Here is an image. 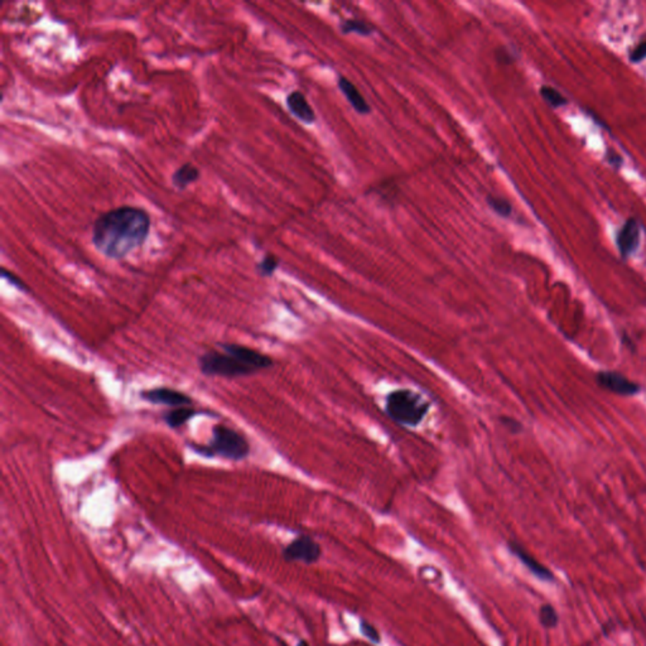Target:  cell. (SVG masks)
Masks as SVG:
<instances>
[{
  "label": "cell",
  "mask_w": 646,
  "mask_h": 646,
  "mask_svg": "<svg viewBox=\"0 0 646 646\" xmlns=\"http://www.w3.org/2000/svg\"><path fill=\"white\" fill-rule=\"evenodd\" d=\"M151 226V215L144 208L129 205L111 208L94 221L91 243L100 254L120 260L146 243Z\"/></svg>",
  "instance_id": "1"
},
{
  "label": "cell",
  "mask_w": 646,
  "mask_h": 646,
  "mask_svg": "<svg viewBox=\"0 0 646 646\" xmlns=\"http://www.w3.org/2000/svg\"><path fill=\"white\" fill-rule=\"evenodd\" d=\"M429 407V403L409 389L391 391L385 404L386 413L393 421L409 427L418 426L427 415Z\"/></svg>",
  "instance_id": "2"
},
{
  "label": "cell",
  "mask_w": 646,
  "mask_h": 646,
  "mask_svg": "<svg viewBox=\"0 0 646 646\" xmlns=\"http://www.w3.org/2000/svg\"><path fill=\"white\" fill-rule=\"evenodd\" d=\"M201 450L202 455L208 457L221 456L226 460L241 461L249 456L251 445L243 434L219 424L214 428L213 442L208 447H202Z\"/></svg>",
  "instance_id": "3"
},
{
  "label": "cell",
  "mask_w": 646,
  "mask_h": 646,
  "mask_svg": "<svg viewBox=\"0 0 646 646\" xmlns=\"http://www.w3.org/2000/svg\"><path fill=\"white\" fill-rule=\"evenodd\" d=\"M198 365L201 372L208 376H224V378H238L251 375L254 370L246 365L236 356L229 353L208 351L198 359Z\"/></svg>",
  "instance_id": "4"
},
{
  "label": "cell",
  "mask_w": 646,
  "mask_h": 646,
  "mask_svg": "<svg viewBox=\"0 0 646 646\" xmlns=\"http://www.w3.org/2000/svg\"><path fill=\"white\" fill-rule=\"evenodd\" d=\"M322 555L321 545L310 536H300L289 543L283 549V557L288 562H300L305 564H313Z\"/></svg>",
  "instance_id": "5"
},
{
  "label": "cell",
  "mask_w": 646,
  "mask_h": 646,
  "mask_svg": "<svg viewBox=\"0 0 646 646\" xmlns=\"http://www.w3.org/2000/svg\"><path fill=\"white\" fill-rule=\"evenodd\" d=\"M616 246L623 260L634 255L641 243L640 222L635 217H628L616 232Z\"/></svg>",
  "instance_id": "6"
},
{
  "label": "cell",
  "mask_w": 646,
  "mask_h": 646,
  "mask_svg": "<svg viewBox=\"0 0 646 646\" xmlns=\"http://www.w3.org/2000/svg\"><path fill=\"white\" fill-rule=\"evenodd\" d=\"M596 383L604 391L620 396H635L641 391L640 385L631 381L619 372H598L596 374Z\"/></svg>",
  "instance_id": "7"
},
{
  "label": "cell",
  "mask_w": 646,
  "mask_h": 646,
  "mask_svg": "<svg viewBox=\"0 0 646 646\" xmlns=\"http://www.w3.org/2000/svg\"><path fill=\"white\" fill-rule=\"evenodd\" d=\"M220 348H222V351L236 356L246 365L251 366L255 372L262 369H268L273 365V361L269 356L256 351L254 348H246L238 343H220Z\"/></svg>",
  "instance_id": "8"
},
{
  "label": "cell",
  "mask_w": 646,
  "mask_h": 646,
  "mask_svg": "<svg viewBox=\"0 0 646 646\" xmlns=\"http://www.w3.org/2000/svg\"><path fill=\"white\" fill-rule=\"evenodd\" d=\"M507 548L512 552V555H515L519 561L521 562L525 567L531 571V574L533 576H536L537 578L542 579L544 582H550V583L555 582V576L553 572L538 561L537 558H534L529 552H526L519 543L509 542Z\"/></svg>",
  "instance_id": "9"
},
{
  "label": "cell",
  "mask_w": 646,
  "mask_h": 646,
  "mask_svg": "<svg viewBox=\"0 0 646 646\" xmlns=\"http://www.w3.org/2000/svg\"><path fill=\"white\" fill-rule=\"evenodd\" d=\"M141 398L146 402L153 404H163L168 407H186L192 403V399L182 391H175L171 388H154L151 391H143Z\"/></svg>",
  "instance_id": "10"
},
{
  "label": "cell",
  "mask_w": 646,
  "mask_h": 646,
  "mask_svg": "<svg viewBox=\"0 0 646 646\" xmlns=\"http://www.w3.org/2000/svg\"><path fill=\"white\" fill-rule=\"evenodd\" d=\"M287 106L293 115L305 124H311L316 120V114L312 109L308 100L300 91H292L287 96Z\"/></svg>",
  "instance_id": "11"
},
{
  "label": "cell",
  "mask_w": 646,
  "mask_h": 646,
  "mask_svg": "<svg viewBox=\"0 0 646 646\" xmlns=\"http://www.w3.org/2000/svg\"><path fill=\"white\" fill-rule=\"evenodd\" d=\"M338 89L341 90L343 96L348 99V103L354 108L356 113L361 115H366L370 113V105L366 103L365 98L361 95V92L356 89V86L346 79V77H340L338 79Z\"/></svg>",
  "instance_id": "12"
},
{
  "label": "cell",
  "mask_w": 646,
  "mask_h": 646,
  "mask_svg": "<svg viewBox=\"0 0 646 646\" xmlns=\"http://www.w3.org/2000/svg\"><path fill=\"white\" fill-rule=\"evenodd\" d=\"M201 177V172L192 163H184L179 165L176 171L172 175V184L179 189L184 191L189 187V184L195 183L198 178Z\"/></svg>",
  "instance_id": "13"
},
{
  "label": "cell",
  "mask_w": 646,
  "mask_h": 646,
  "mask_svg": "<svg viewBox=\"0 0 646 646\" xmlns=\"http://www.w3.org/2000/svg\"><path fill=\"white\" fill-rule=\"evenodd\" d=\"M196 414H197V412L194 409L179 407V408L173 409L171 412H168L165 415V422L171 428H178L183 426V424H186Z\"/></svg>",
  "instance_id": "14"
},
{
  "label": "cell",
  "mask_w": 646,
  "mask_h": 646,
  "mask_svg": "<svg viewBox=\"0 0 646 646\" xmlns=\"http://www.w3.org/2000/svg\"><path fill=\"white\" fill-rule=\"evenodd\" d=\"M539 94L543 100L553 109H559L568 105V99L553 86L543 85L539 90Z\"/></svg>",
  "instance_id": "15"
},
{
  "label": "cell",
  "mask_w": 646,
  "mask_h": 646,
  "mask_svg": "<svg viewBox=\"0 0 646 646\" xmlns=\"http://www.w3.org/2000/svg\"><path fill=\"white\" fill-rule=\"evenodd\" d=\"M340 28H341L342 33H345V34L356 33L360 36H370L374 32L372 25H367L366 22L360 20V19H346V20L342 22Z\"/></svg>",
  "instance_id": "16"
},
{
  "label": "cell",
  "mask_w": 646,
  "mask_h": 646,
  "mask_svg": "<svg viewBox=\"0 0 646 646\" xmlns=\"http://www.w3.org/2000/svg\"><path fill=\"white\" fill-rule=\"evenodd\" d=\"M539 621L543 628H555L559 623V615L555 610V606L550 604H544L539 609Z\"/></svg>",
  "instance_id": "17"
},
{
  "label": "cell",
  "mask_w": 646,
  "mask_h": 646,
  "mask_svg": "<svg viewBox=\"0 0 646 646\" xmlns=\"http://www.w3.org/2000/svg\"><path fill=\"white\" fill-rule=\"evenodd\" d=\"M486 202H488V208H491L495 214L499 215L504 219H507V217L512 216V205L505 198L498 197V196L488 195L486 197Z\"/></svg>",
  "instance_id": "18"
},
{
  "label": "cell",
  "mask_w": 646,
  "mask_h": 646,
  "mask_svg": "<svg viewBox=\"0 0 646 646\" xmlns=\"http://www.w3.org/2000/svg\"><path fill=\"white\" fill-rule=\"evenodd\" d=\"M278 265H279V260L277 259V256L273 255V254H267L262 258V262L256 265V269H258L259 274L262 275V277H270L277 270Z\"/></svg>",
  "instance_id": "19"
},
{
  "label": "cell",
  "mask_w": 646,
  "mask_h": 646,
  "mask_svg": "<svg viewBox=\"0 0 646 646\" xmlns=\"http://www.w3.org/2000/svg\"><path fill=\"white\" fill-rule=\"evenodd\" d=\"M360 631L364 638L367 640L372 641L374 644H380L381 642V636L379 633L378 628H375L372 623L365 620L360 621Z\"/></svg>",
  "instance_id": "20"
},
{
  "label": "cell",
  "mask_w": 646,
  "mask_h": 646,
  "mask_svg": "<svg viewBox=\"0 0 646 646\" xmlns=\"http://www.w3.org/2000/svg\"><path fill=\"white\" fill-rule=\"evenodd\" d=\"M604 158H606V162L615 170L616 172L620 171L622 167H623V157L619 152H616L614 149H607V152L604 154Z\"/></svg>",
  "instance_id": "21"
},
{
  "label": "cell",
  "mask_w": 646,
  "mask_h": 646,
  "mask_svg": "<svg viewBox=\"0 0 646 646\" xmlns=\"http://www.w3.org/2000/svg\"><path fill=\"white\" fill-rule=\"evenodd\" d=\"M646 58V41L639 43L628 53V61L631 63H640Z\"/></svg>",
  "instance_id": "22"
},
{
  "label": "cell",
  "mask_w": 646,
  "mask_h": 646,
  "mask_svg": "<svg viewBox=\"0 0 646 646\" xmlns=\"http://www.w3.org/2000/svg\"><path fill=\"white\" fill-rule=\"evenodd\" d=\"M501 423L505 426L510 432L512 433H519L521 431V423L514 419V418H510V417H502L501 418Z\"/></svg>",
  "instance_id": "23"
},
{
  "label": "cell",
  "mask_w": 646,
  "mask_h": 646,
  "mask_svg": "<svg viewBox=\"0 0 646 646\" xmlns=\"http://www.w3.org/2000/svg\"><path fill=\"white\" fill-rule=\"evenodd\" d=\"M1 275H3V278H6V281H11L13 286H15V287L18 288V289H22V291H25V286L23 284V281L13 274L12 272H8L6 268H3L1 269Z\"/></svg>",
  "instance_id": "24"
},
{
  "label": "cell",
  "mask_w": 646,
  "mask_h": 646,
  "mask_svg": "<svg viewBox=\"0 0 646 646\" xmlns=\"http://www.w3.org/2000/svg\"><path fill=\"white\" fill-rule=\"evenodd\" d=\"M297 646H310V644L305 640H300L298 644H297Z\"/></svg>",
  "instance_id": "25"
}]
</instances>
